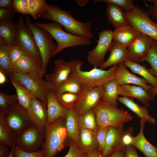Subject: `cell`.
<instances>
[{"instance_id": "obj_55", "label": "cell", "mask_w": 157, "mask_h": 157, "mask_svg": "<svg viewBox=\"0 0 157 157\" xmlns=\"http://www.w3.org/2000/svg\"><path fill=\"white\" fill-rule=\"evenodd\" d=\"M89 1L88 0H76L75 2L79 6L82 7L88 4Z\"/></svg>"}, {"instance_id": "obj_26", "label": "cell", "mask_w": 157, "mask_h": 157, "mask_svg": "<svg viewBox=\"0 0 157 157\" xmlns=\"http://www.w3.org/2000/svg\"><path fill=\"white\" fill-rule=\"evenodd\" d=\"M106 3V11L108 20L115 28L131 25L122 8L112 3Z\"/></svg>"}, {"instance_id": "obj_42", "label": "cell", "mask_w": 157, "mask_h": 157, "mask_svg": "<svg viewBox=\"0 0 157 157\" xmlns=\"http://www.w3.org/2000/svg\"><path fill=\"white\" fill-rule=\"evenodd\" d=\"M12 148L13 157H45L42 149L29 152L21 150L16 145Z\"/></svg>"}, {"instance_id": "obj_27", "label": "cell", "mask_w": 157, "mask_h": 157, "mask_svg": "<svg viewBox=\"0 0 157 157\" xmlns=\"http://www.w3.org/2000/svg\"><path fill=\"white\" fill-rule=\"evenodd\" d=\"M117 100L129 109L135 113L140 119V121L156 124L155 119L149 114L147 108L145 106H140L135 103L133 99L126 97H119Z\"/></svg>"}, {"instance_id": "obj_38", "label": "cell", "mask_w": 157, "mask_h": 157, "mask_svg": "<svg viewBox=\"0 0 157 157\" xmlns=\"http://www.w3.org/2000/svg\"><path fill=\"white\" fill-rule=\"evenodd\" d=\"M29 14L36 19L42 16L47 10L48 4L44 0H28Z\"/></svg>"}, {"instance_id": "obj_49", "label": "cell", "mask_w": 157, "mask_h": 157, "mask_svg": "<svg viewBox=\"0 0 157 157\" xmlns=\"http://www.w3.org/2000/svg\"><path fill=\"white\" fill-rule=\"evenodd\" d=\"M145 1L153 3L152 5L149 6L148 13L152 19L157 22V0H147Z\"/></svg>"}, {"instance_id": "obj_25", "label": "cell", "mask_w": 157, "mask_h": 157, "mask_svg": "<svg viewBox=\"0 0 157 157\" xmlns=\"http://www.w3.org/2000/svg\"><path fill=\"white\" fill-rule=\"evenodd\" d=\"M47 111L48 124L60 117H65L67 110L62 107L57 100L52 89L50 90L47 94Z\"/></svg>"}, {"instance_id": "obj_30", "label": "cell", "mask_w": 157, "mask_h": 157, "mask_svg": "<svg viewBox=\"0 0 157 157\" xmlns=\"http://www.w3.org/2000/svg\"><path fill=\"white\" fill-rule=\"evenodd\" d=\"M104 94L101 100L109 105L117 108V100L120 90V85L115 79L107 82L103 85Z\"/></svg>"}, {"instance_id": "obj_31", "label": "cell", "mask_w": 157, "mask_h": 157, "mask_svg": "<svg viewBox=\"0 0 157 157\" xmlns=\"http://www.w3.org/2000/svg\"><path fill=\"white\" fill-rule=\"evenodd\" d=\"M10 80L15 89L18 102L27 110L32 101L36 97L18 80L12 78H10Z\"/></svg>"}, {"instance_id": "obj_58", "label": "cell", "mask_w": 157, "mask_h": 157, "mask_svg": "<svg viewBox=\"0 0 157 157\" xmlns=\"http://www.w3.org/2000/svg\"><path fill=\"white\" fill-rule=\"evenodd\" d=\"M7 157H13V148H12V149L11 150L10 154Z\"/></svg>"}, {"instance_id": "obj_14", "label": "cell", "mask_w": 157, "mask_h": 157, "mask_svg": "<svg viewBox=\"0 0 157 157\" xmlns=\"http://www.w3.org/2000/svg\"><path fill=\"white\" fill-rule=\"evenodd\" d=\"M153 40L140 33L128 47L127 59L137 63L145 61Z\"/></svg>"}, {"instance_id": "obj_21", "label": "cell", "mask_w": 157, "mask_h": 157, "mask_svg": "<svg viewBox=\"0 0 157 157\" xmlns=\"http://www.w3.org/2000/svg\"><path fill=\"white\" fill-rule=\"evenodd\" d=\"M97 133L91 130L81 129L78 148L87 154L99 151Z\"/></svg>"}, {"instance_id": "obj_13", "label": "cell", "mask_w": 157, "mask_h": 157, "mask_svg": "<svg viewBox=\"0 0 157 157\" xmlns=\"http://www.w3.org/2000/svg\"><path fill=\"white\" fill-rule=\"evenodd\" d=\"M104 91L103 86L83 88L74 108L78 116L92 110L101 100Z\"/></svg>"}, {"instance_id": "obj_20", "label": "cell", "mask_w": 157, "mask_h": 157, "mask_svg": "<svg viewBox=\"0 0 157 157\" xmlns=\"http://www.w3.org/2000/svg\"><path fill=\"white\" fill-rule=\"evenodd\" d=\"M145 122L140 121L139 133L133 137L131 145L141 151L146 157H157V147L152 144L146 138L144 133Z\"/></svg>"}, {"instance_id": "obj_34", "label": "cell", "mask_w": 157, "mask_h": 157, "mask_svg": "<svg viewBox=\"0 0 157 157\" xmlns=\"http://www.w3.org/2000/svg\"><path fill=\"white\" fill-rule=\"evenodd\" d=\"M83 89L78 80L70 75L65 81L52 90L60 94L65 92L78 94L82 92Z\"/></svg>"}, {"instance_id": "obj_24", "label": "cell", "mask_w": 157, "mask_h": 157, "mask_svg": "<svg viewBox=\"0 0 157 157\" xmlns=\"http://www.w3.org/2000/svg\"><path fill=\"white\" fill-rule=\"evenodd\" d=\"M140 33L131 25L124 26L113 31V40L127 49Z\"/></svg>"}, {"instance_id": "obj_40", "label": "cell", "mask_w": 157, "mask_h": 157, "mask_svg": "<svg viewBox=\"0 0 157 157\" xmlns=\"http://www.w3.org/2000/svg\"><path fill=\"white\" fill-rule=\"evenodd\" d=\"M94 2L96 3L101 2L112 3L121 7L126 12L131 11L136 6L132 0H96Z\"/></svg>"}, {"instance_id": "obj_48", "label": "cell", "mask_w": 157, "mask_h": 157, "mask_svg": "<svg viewBox=\"0 0 157 157\" xmlns=\"http://www.w3.org/2000/svg\"><path fill=\"white\" fill-rule=\"evenodd\" d=\"M134 127L130 126L126 130H125L122 138V141L125 146L131 145L133 137L132 134L134 130Z\"/></svg>"}, {"instance_id": "obj_10", "label": "cell", "mask_w": 157, "mask_h": 157, "mask_svg": "<svg viewBox=\"0 0 157 157\" xmlns=\"http://www.w3.org/2000/svg\"><path fill=\"white\" fill-rule=\"evenodd\" d=\"M45 129L33 124L22 130L16 136V145L27 152L35 151L44 141Z\"/></svg>"}, {"instance_id": "obj_22", "label": "cell", "mask_w": 157, "mask_h": 157, "mask_svg": "<svg viewBox=\"0 0 157 157\" xmlns=\"http://www.w3.org/2000/svg\"><path fill=\"white\" fill-rule=\"evenodd\" d=\"M108 51L110 52V56L106 60L99 66L100 69H104L108 67L117 65L127 59L126 49L114 40Z\"/></svg>"}, {"instance_id": "obj_47", "label": "cell", "mask_w": 157, "mask_h": 157, "mask_svg": "<svg viewBox=\"0 0 157 157\" xmlns=\"http://www.w3.org/2000/svg\"><path fill=\"white\" fill-rule=\"evenodd\" d=\"M15 12L13 8H0V22L12 20Z\"/></svg>"}, {"instance_id": "obj_37", "label": "cell", "mask_w": 157, "mask_h": 157, "mask_svg": "<svg viewBox=\"0 0 157 157\" xmlns=\"http://www.w3.org/2000/svg\"><path fill=\"white\" fill-rule=\"evenodd\" d=\"M81 129H85L97 133L98 127L95 113L92 110L78 116Z\"/></svg>"}, {"instance_id": "obj_1", "label": "cell", "mask_w": 157, "mask_h": 157, "mask_svg": "<svg viewBox=\"0 0 157 157\" xmlns=\"http://www.w3.org/2000/svg\"><path fill=\"white\" fill-rule=\"evenodd\" d=\"M41 16L59 23L64 27L65 31L71 34L90 39L93 37L90 22H80L72 16L71 12L63 10L58 6L48 4L47 10Z\"/></svg>"}, {"instance_id": "obj_17", "label": "cell", "mask_w": 157, "mask_h": 157, "mask_svg": "<svg viewBox=\"0 0 157 157\" xmlns=\"http://www.w3.org/2000/svg\"><path fill=\"white\" fill-rule=\"evenodd\" d=\"M54 64L55 67L53 72L44 75L46 80L51 85L52 89L65 81L69 76L71 72L69 62L63 59L55 60Z\"/></svg>"}, {"instance_id": "obj_2", "label": "cell", "mask_w": 157, "mask_h": 157, "mask_svg": "<svg viewBox=\"0 0 157 157\" xmlns=\"http://www.w3.org/2000/svg\"><path fill=\"white\" fill-rule=\"evenodd\" d=\"M68 62L71 69L70 75L76 78L84 88L103 86L115 79L117 67V65H115L105 70L94 67L89 71H83L81 69L83 62L80 60L73 59Z\"/></svg>"}, {"instance_id": "obj_44", "label": "cell", "mask_w": 157, "mask_h": 157, "mask_svg": "<svg viewBox=\"0 0 157 157\" xmlns=\"http://www.w3.org/2000/svg\"><path fill=\"white\" fill-rule=\"evenodd\" d=\"M69 146L68 151L64 157H88V154L81 150L71 139Z\"/></svg>"}, {"instance_id": "obj_16", "label": "cell", "mask_w": 157, "mask_h": 157, "mask_svg": "<svg viewBox=\"0 0 157 157\" xmlns=\"http://www.w3.org/2000/svg\"><path fill=\"white\" fill-rule=\"evenodd\" d=\"M114 79L120 85L133 84L141 87L148 92L152 87L148 84V82L144 78L138 77L130 73L123 62L117 65Z\"/></svg>"}, {"instance_id": "obj_41", "label": "cell", "mask_w": 157, "mask_h": 157, "mask_svg": "<svg viewBox=\"0 0 157 157\" xmlns=\"http://www.w3.org/2000/svg\"><path fill=\"white\" fill-rule=\"evenodd\" d=\"M17 102L16 94H9L0 91V108L5 111L10 105Z\"/></svg>"}, {"instance_id": "obj_8", "label": "cell", "mask_w": 157, "mask_h": 157, "mask_svg": "<svg viewBox=\"0 0 157 157\" xmlns=\"http://www.w3.org/2000/svg\"><path fill=\"white\" fill-rule=\"evenodd\" d=\"M20 82L47 107V95L52 87L47 81L35 73L25 74L14 72L11 76Z\"/></svg>"}, {"instance_id": "obj_28", "label": "cell", "mask_w": 157, "mask_h": 157, "mask_svg": "<svg viewBox=\"0 0 157 157\" xmlns=\"http://www.w3.org/2000/svg\"><path fill=\"white\" fill-rule=\"evenodd\" d=\"M17 29V23L12 20L0 22V37L10 46L15 45Z\"/></svg>"}, {"instance_id": "obj_36", "label": "cell", "mask_w": 157, "mask_h": 157, "mask_svg": "<svg viewBox=\"0 0 157 157\" xmlns=\"http://www.w3.org/2000/svg\"><path fill=\"white\" fill-rule=\"evenodd\" d=\"M53 91L60 104L66 109L75 107L79 99L80 93L65 92L60 94Z\"/></svg>"}, {"instance_id": "obj_5", "label": "cell", "mask_w": 157, "mask_h": 157, "mask_svg": "<svg viewBox=\"0 0 157 157\" xmlns=\"http://www.w3.org/2000/svg\"><path fill=\"white\" fill-rule=\"evenodd\" d=\"M25 24L32 33L41 56L42 64L40 76L42 78L47 72L48 63L57 45L54 42L51 35L45 30L35 25L28 15L26 16Z\"/></svg>"}, {"instance_id": "obj_3", "label": "cell", "mask_w": 157, "mask_h": 157, "mask_svg": "<svg viewBox=\"0 0 157 157\" xmlns=\"http://www.w3.org/2000/svg\"><path fill=\"white\" fill-rule=\"evenodd\" d=\"M44 141L42 145L45 157H54L57 153L69 146L70 138L66 126L65 118L60 117L45 127Z\"/></svg>"}, {"instance_id": "obj_29", "label": "cell", "mask_w": 157, "mask_h": 157, "mask_svg": "<svg viewBox=\"0 0 157 157\" xmlns=\"http://www.w3.org/2000/svg\"><path fill=\"white\" fill-rule=\"evenodd\" d=\"M5 113V111L0 108V144L12 148L16 145V136L8 125Z\"/></svg>"}, {"instance_id": "obj_19", "label": "cell", "mask_w": 157, "mask_h": 157, "mask_svg": "<svg viewBox=\"0 0 157 157\" xmlns=\"http://www.w3.org/2000/svg\"><path fill=\"white\" fill-rule=\"evenodd\" d=\"M119 95L133 99L136 98L139 100L147 108L150 106L149 102L154 101L155 98L141 87L129 84L120 85Z\"/></svg>"}, {"instance_id": "obj_32", "label": "cell", "mask_w": 157, "mask_h": 157, "mask_svg": "<svg viewBox=\"0 0 157 157\" xmlns=\"http://www.w3.org/2000/svg\"><path fill=\"white\" fill-rule=\"evenodd\" d=\"M12 67L13 72L25 74L35 73L39 76L41 68V67L25 54L12 66Z\"/></svg>"}, {"instance_id": "obj_43", "label": "cell", "mask_w": 157, "mask_h": 157, "mask_svg": "<svg viewBox=\"0 0 157 157\" xmlns=\"http://www.w3.org/2000/svg\"><path fill=\"white\" fill-rule=\"evenodd\" d=\"M24 54L22 49L18 45L15 44L10 46L8 50V56L11 67Z\"/></svg>"}, {"instance_id": "obj_7", "label": "cell", "mask_w": 157, "mask_h": 157, "mask_svg": "<svg viewBox=\"0 0 157 157\" xmlns=\"http://www.w3.org/2000/svg\"><path fill=\"white\" fill-rule=\"evenodd\" d=\"M17 24L16 44L21 48L25 55L41 67L42 61L39 49L32 33L26 26L22 16L18 18Z\"/></svg>"}, {"instance_id": "obj_59", "label": "cell", "mask_w": 157, "mask_h": 157, "mask_svg": "<svg viewBox=\"0 0 157 157\" xmlns=\"http://www.w3.org/2000/svg\"></svg>"}, {"instance_id": "obj_53", "label": "cell", "mask_w": 157, "mask_h": 157, "mask_svg": "<svg viewBox=\"0 0 157 157\" xmlns=\"http://www.w3.org/2000/svg\"><path fill=\"white\" fill-rule=\"evenodd\" d=\"M108 157H127L125 151L119 149L114 151Z\"/></svg>"}, {"instance_id": "obj_6", "label": "cell", "mask_w": 157, "mask_h": 157, "mask_svg": "<svg viewBox=\"0 0 157 157\" xmlns=\"http://www.w3.org/2000/svg\"><path fill=\"white\" fill-rule=\"evenodd\" d=\"M33 23L48 31L56 42L57 47L53 57L65 48L78 46H87L91 44L90 39L70 34L63 31V26L56 22L47 23L39 22Z\"/></svg>"}, {"instance_id": "obj_56", "label": "cell", "mask_w": 157, "mask_h": 157, "mask_svg": "<svg viewBox=\"0 0 157 157\" xmlns=\"http://www.w3.org/2000/svg\"><path fill=\"white\" fill-rule=\"evenodd\" d=\"M149 93L152 96L154 97L157 95V86L152 87L149 90Z\"/></svg>"}, {"instance_id": "obj_52", "label": "cell", "mask_w": 157, "mask_h": 157, "mask_svg": "<svg viewBox=\"0 0 157 157\" xmlns=\"http://www.w3.org/2000/svg\"><path fill=\"white\" fill-rule=\"evenodd\" d=\"M8 146L1 144L0 145V157H7L10 154Z\"/></svg>"}, {"instance_id": "obj_51", "label": "cell", "mask_w": 157, "mask_h": 157, "mask_svg": "<svg viewBox=\"0 0 157 157\" xmlns=\"http://www.w3.org/2000/svg\"><path fill=\"white\" fill-rule=\"evenodd\" d=\"M13 0H0V8H13Z\"/></svg>"}, {"instance_id": "obj_15", "label": "cell", "mask_w": 157, "mask_h": 157, "mask_svg": "<svg viewBox=\"0 0 157 157\" xmlns=\"http://www.w3.org/2000/svg\"><path fill=\"white\" fill-rule=\"evenodd\" d=\"M124 131V127L119 128L110 126L106 134L104 147L99 157H108L119 149L125 151L126 146L122 141Z\"/></svg>"}, {"instance_id": "obj_45", "label": "cell", "mask_w": 157, "mask_h": 157, "mask_svg": "<svg viewBox=\"0 0 157 157\" xmlns=\"http://www.w3.org/2000/svg\"><path fill=\"white\" fill-rule=\"evenodd\" d=\"M13 4L15 12L23 15L29 14L28 0H13Z\"/></svg>"}, {"instance_id": "obj_50", "label": "cell", "mask_w": 157, "mask_h": 157, "mask_svg": "<svg viewBox=\"0 0 157 157\" xmlns=\"http://www.w3.org/2000/svg\"><path fill=\"white\" fill-rule=\"evenodd\" d=\"M125 152L127 157H140L137 152L136 148L131 145L126 146Z\"/></svg>"}, {"instance_id": "obj_39", "label": "cell", "mask_w": 157, "mask_h": 157, "mask_svg": "<svg viewBox=\"0 0 157 157\" xmlns=\"http://www.w3.org/2000/svg\"><path fill=\"white\" fill-rule=\"evenodd\" d=\"M145 61L148 62L151 67L148 69L153 76L157 78V41L153 39L150 49Z\"/></svg>"}, {"instance_id": "obj_57", "label": "cell", "mask_w": 157, "mask_h": 157, "mask_svg": "<svg viewBox=\"0 0 157 157\" xmlns=\"http://www.w3.org/2000/svg\"><path fill=\"white\" fill-rule=\"evenodd\" d=\"M99 151H97L95 152L90 153L88 154V157H99L101 154Z\"/></svg>"}, {"instance_id": "obj_12", "label": "cell", "mask_w": 157, "mask_h": 157, "mask_svg": "<svg viewBox=\"0 0 157 157\" xmlns=\"http://www.w3.org/2000/svg\"><path fill=\"white\" fill-rule=\"evenodd\" d=\"M99 40L96 47L88 52L87 61L94 67H99L109 51L113 40V31L111 29L99 32Z\"/></svg>"}, {"instance_id": "obj_18", "label": "cell", "mask_w": 157, "mask_h": 157, "mask_svg": "<svg viewBox=\"0 0 157 157\" xmlns=\"http://www.w3.org/2000/svg\"><path fill=\"white\" fill-rule=\"evenodd\" d=\"M47 108L40 99L36 97L32 101L27 110L34 123L41 128L44 129L48 124Z\"/></svg>"}, {"instance_id": "obj_9", "label": "cell", "mask_w": 157, "mask_h": 157, "mask_svg": "<svg viewBox=\"0 0 157 157\" xmlns=\"http://www.w3.org/2000/svg\"><path fill=\"white\" fill-rule=\"evenodd\" d=\"M126 17L130 25L140 33L157 41V22L149 18L144 9L137 6L129 12L124 11Z\"/></svg>"}, {"instance_id": "obj_11", "label": "cell", "mask_w": 157, "mask_h": 157, "mask_svg": "<svg viewBox=\"0 0 157 157\" xmlns=\"http://www.w3.org/2000/svg\"><path fill=\"white\" fill-rule=\"evenodd\" d=\"M5 112L6 122L16 136L26 127L35 124L27 110L18 102L10 105Z\"/></svg>"}, {"instance_id": "obj_35", "label": "cell", "mask_w": 157, "mask_h": 157, "mask_svg": "<svg viewBox=\"0 0 157 157\" xmlns=\"http://www.w3.org/2000/svg\"><path fill=\"white\" fill-rule=\"evenodd\" d=\"M10 46L0 37V70L10 77L13 72L10 63L8 56Z\"/></svg>"}, {"instance_id": "obj_4", "label": "cell", "mask_w": 157, "mask_h": 157, "mask_svg": "<svg viewBox=\"0 0 157 157\" xmlns=\"http://www.w3.org/2000/svg\"><path fill=\"white\" fill-rule=\"evenodd\" d=\"M93 110L96 115L98 129L106 126L124 127L125 123L133 119L127 111L114 107L101 100Z\"/></svg>"}, {"instance_id": "obj_33", "label": "cell", "mask_w": 157, "mask_h": 157, "mask_svg": "<svg viewBox=\"0 0 157 157\" xmlns=\"http://www.w3.org/2000/svg\"><path fill=\"white\" fill-rule=\"evenodd\" d=\"M123 63L132 72L142 76L152 87L157 86V78L150 73L144 65H142L127 59L125 60Z\"/></svg>"}, {"instance_id": "obj_23", "label": "cell", "mask_w": 157, "mask_h": 157, "mask_svg": "<svg viewBox=\"0 0 157 157\" xmlns=\"http://www.w3.org/2000/svg\"><path fill=\"white\" fill-rule=\"evenodd\" d=\"M65 118L68 137L74 141L78 147L81 128L78 116L74 108L67 109Z\"/></svg>"}, {"instance_id": "obj_46", "label": "cell", "mask_w": 157, "mask_h": 157, "mask_svg": "<svg viewBox=\"0 0 157 157\" xmlns=\"http://www.w3.org/2000/svg\"><path fill=\"white\" fill-rule=\"evenodd\" d=\"M110 126L101 127L98 129L97 138L99 145V151L101 153L104 147L107 133Z\"/></svg>"}, {"instance_id": "obj_54", "label": "cell", "mask_w": 157, "mask_h": 157, "mask_svg": "<svg viewBox=\"0 0 157 157\" xmlns=\"http://www.w3.org/2000/svg\"><path fill=\"white\" fill-rule=\"evenodd\" d=\"M6 74L1 70H0V84L2 85L4 84L6 81L7 79Z\"/></svg>"}]
</instances>
